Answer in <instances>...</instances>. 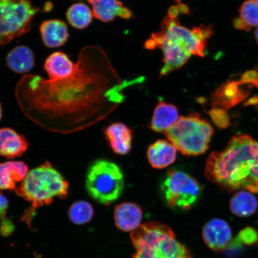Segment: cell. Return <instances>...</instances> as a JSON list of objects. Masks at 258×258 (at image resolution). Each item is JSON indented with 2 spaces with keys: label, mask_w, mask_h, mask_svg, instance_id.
Returning <instances> with one entry per match:
<instances>
[{
  "label": "cell",
  "mask_w": 258,
  "mask_h": 258,
  "mask_svg": "<svg viewBox=\"0 0 258 258\" xmlns=\"http://www.w3.org/2000/svg\"><path fill=\"white\" fill-rule=\"evenodd\" d=\"M127 86L105 51L88 46L80 51L69 75L46 79L25 74L16 85L15 96L31 120L47 128L72 131L114 108Z\"/></svg>",
  "instance_id": "6da1fadb"
},
{
  "label": "cell",
  "mask_w": 258,
  "mask_h": 258,
  "mask_svg": "<svg viewBox=\"0 0 258 258\" xmlns=\"http://www.w3.org/2000/svg\"><path fill=\"white\" fill-rule=\"evenodd\" d=\"M205 175L227 191L258 193V142L247 135L232 138L224 151L210 155Z\"/></svg>",
  "instance_id": "7a4b0ae2"
},
{
  "label": "cell",
  "mask_w": 258,
  "mask_h": 258,
  "mask_svg": "<svg viewBox=\"0 0 258 258\" xmlns=\"http://www.w3.org/2000/svg\"><path fill=\"white\" fill-rule=\"evenodd\" d=\"M211 26L190 29L180 24L178 19L166 16L161 30L151 35L145 43L147 49L160 48L163 53V66L160 77H165L178 70L192 56L205 57L207 39L211 37Z\"/></svg>",
  "instance_id": "3957f363"
},
{
  "label": "cell",
  "mask_w": 258,
  "mask_h": 258,
  "mask_svg": "<svg viewBox=\"0 0 258 258\" xmlns=\"http://www.w3.org/2000/svg\"><path fill=\"white\" fill-rule=\"evenodd\" d=\"M69 187V182L48 161L31 170L15 189L16 195L31 203L22 220L30 225L38 208L51 205L54 198H67Z\"/></svg>",
  "instance_id": "277c9868"
},
{
  "label": "cell",
  "mask_w": 258,
  "mask_h": 258,
  "mask_svg": "<svg viewBox=\"0 0 258 258\" xmlns=\"http://www.w3.org/2000/svg\"><path fill=\"white\" fill-rule=\"evenodd\" d=\"M131 238L136 249L132 258H192L190 251L176 240L172 229L160 222L141 225Z\"/></svg>",
  "instance_id": "5b68a950"
},
{
  "label": "cell",
  "mask_w": 258,
  "mask_h": 258,
  "mask_svg": "<svg viewBox=\"0 0 258 258\" xmlns=\"http://www.w3.org/2000/svg\"><path fill=\"white\" fill-rule=\"evenodd\" d=\"M214 134L211 124L198 114L181 116L165 133L169 141L185 156H198L209 149Z\"/></svg>",
  "instance_id": "8992f818"
},
{
  "label": "cell",
  "mask_w": 258,
  "mask_h": 258,
  "mask_svg": "<svg viewBox=\"0 0 258 258\" xmlns=\"http://www.w3.org/2000/svg\"><path fill=\"white\" fill-rule=\"evenodd\" d=\"M124 177L120 167L112 161L99 159L89 167L86 188L89 195L100 204L109 205L123 191Z\"/></svg>",
  "instance_id": "52a82bcc"
},
{
  "label": "cell",
  "mask_w": 258,
  "mask_h": 258,
  "mask_svg": "<svg viewBox=\"0 0 258 258\" xmlns=\"http://www.w3.org/2000/svg\"><path fill=\"white\" fill-rule=\"evenodd\" d=\"M40 11L31 0H0V45L28 33Z\"/></svg>",
  "instance_id": "ba28073f"
},
{
  "label": "cell",
  "mask_w": 258,
  "mask_h": 258,
  "mask_svg": "<svg viewBox=\"0 0 258 258\" xmlns=\"http://www.w3.org/2000/svg\"><path fill=\"white\" fill-rule=\"evenodd\" d=\"M161 191L169 207L179 211H188L201 198L202 187L188 173L171 170L161 183Z\"/></svg>",
  "instance_id": "9c48e42d"
},
{
  "label": "cell",
  "mask_w": 258,
  "mask_h": 258,
  "mask_svg": "<svg viewBox=\"0 0 258 258\" xmlns=\"http://www.w3.org/2000/svg\"><path fill=\"white\" fill-rule=\"evenodd\" d=\"M251 89L238 80H228L216 90L212 96V104L215 108H230L246 98Z\"/></svg>",
  "instance_id": "30bf717a"
},
{
  "label": "cell",
  "mask_w": 258,
  "mask_h": 258,
  "mask_svg": "<svg viewBox=\"0 0 258 258\" xmlns=\"http://www.w3.org/2000/svg\"><path fill=\"white\" fill-rule=\"evenodd\" d=\"M202 237L210 249L219 252L228 246L232 239V232L227 222L215 218L203 227Z\"/></svg>",
  "instance_id": "8fae6325"
},
{
  "label": "cell",
  "mask_w": 258,
  "mask_h": 258,
  "mask_svg": "<svg viewBox=\"0 0 258 258\" xmlns=\"http://www.w3.org/2000/svg\"><path fill=\"white\" fill-rule=\"evenodd\" d=\"M92 6L93 17L103 22H110L116 17L130 19L133 17L131 10L124 7L120 0H88Z\"/></svg>",
  "instance_id": "7c38bea8"
},
{
  "label": "cell",
  "mask_w": 258,
  "mask_h": 258,
  "mask_svg": "<svg viewBox=\"0 0 258 258\" xmlns=\"http://www.w3.org/2000/svg\"><path fill=\"white\" fill-rule=\"evenodd\" d=\"M143 217V210L134 203H122L114 209L115 224L119 230L123 231L136 230L140 227Z\"/></svg>",
  "instance_id": "4fadbf2b"
},
{
  "label": "cell",
  "mask_w": 258,
  "mask_h": 258,
  "mask_svg": "<svg viewBox=\"0 0 258 258\" xmlns=\"http://www.w3.org/2000/svg\"><path fill=\"white\" fill-rule=\"evenodd\" d=\"M40 31L42 41L48 48L63 46L70 36L66 22L59 19H50L42 22Z\"/></svg>",
  "instance_id": "5bb4252c"
},
{
  "label": "cell",
  "mask_w": 258,
  "mask_h": 258,
  "mask_svg": "<svg viewBox=\"0 0 258 258\" xmlns=\"http://www.w3.org/2000/svg\"><path fill=\"white\" fill-rule=\"evenodd\" d=\"M28 148V143L24 136L14 129L0 128V156L14 159L20 157Z\"/></svg>",
  "instance_id": "9a60e30c"
},
{
  "label": "cell",
  "mask_w": 258,
  "mask_h": 258,
  "mask_svg": "<svg viewBox=\"0 0 258 258\" xmlns=\"http://www.w3.org/2000/svg\"><path fill=\"white\" fill-rule=\"evenodd\" d=\"M105 135L115 153L125 155L130 152L133 135L126 125L114 122L106 128Z\"/></svg>",
  "instance_id": "2e32d148"
},
{
  "label": "cell",
  "mask_w": 258,
  "mask_h": 258,
  "mask_svg": "<svg viewBox=\"0 0 258 258\" xmlns=\"http://www.w3.org/2000/svg\"><path fill=\"white\" fill-rule=\"evenodd\" d=\"M176 148L170 141L159 140L151 145L147 151L148 161L156 169H164L175 162Z\"/></svg>",
  "instance_id": "e0dca14e"
},
{
  "label": "cell",
  "mask_w": 258,
  "mask_h": 258,
  "mask_svg": "<svg viewBox=\"0 0 258 258\" xmlns=\"http://www.w3.org/2000/svg\"><path fill=\"white\" fill-rule=\"evenodd\" d=\"M179 117L175 105L160 101L154 109L151 128L156 132L166 133L176 123Z\"/></svg>",
  "instance_id": "ac0fdd59"
},
{
  "label": "cell",
  "mask_w": 258,
  "mask_h": 258,
  "mask_svg": "<svg viewBox=\"0 0 258 258\" xmlns=\"http://www.w3.org/2000/svg\"><path fill=\"white\" fill-rule=\"evenodd\" d=\"M28 173V167L23 161L0 163V189H14L16 183L24 180Z\"/></svg>",
  "instance_id": "d6986e66"
},
{
  "label": "cell",
  "mask_w": 258,
  "mask_h": 258,
  "mask_svg": "<svg viewBox=\"0 0 258 258\" xmlns=\"http://www.w3.org/2000/svg\"><path fill=\"white\" fill-rule=\"evenodd\" d=\"M6 60L9 69L18 74L30 72L35 64L33 52L30 48L23 45L16 46L10 51Z\"/></svg>",
  "instance_id": "ffe728a7"
},
{
  "label": "cell",
  "mask_w": 258,
  "mask_h": 258,
  "mask_svg": "<svg viewBox=\"0 0 258 258\" xmlns=\"http://www.w3.org/2000/svg\"><path fill=\"white\" fill-rule=\"evenodd\" d=\"M74 63L67 54L62 51H56L50 54L45 60L44 67L48 78H59L69 75L75 68Z\"/></svg>",
  "instance_id": "44dd1931"
},
{
  "label": "cell",
  "mask_w": 258,
  "mask_h": 258,
  "mask_svg": "<svg viewBox=\"0 0 258 258\" xmlns=\"http://www.w3.org/2000/svg\"><path fill=\"white\" fill-rule=\"evenodd\" d=\"M257 206L255 197L245 190L235 193L230 203L231 212L240 217H250L256 211Z\"/></svg>",
  "instance_id": "7402d4cb"
},
{
  "label": "cell",
  "mask_w": 258,
  "mask_h": 258,
  "mask_svg": "<svg viewBox=\"0 0 258 258\" xmlns=\"http://www.w3.org/2000/svg\"><path fill=\"white\" fill-rule=\"evenodd\" d=\"M66 16L68 21L74 28L84 30L92 23L93 12L84 3H74L68 9Z\"/></svg>",
  "instance_id": "603a6c76"
},
{
  "label": "cell",
  "mask_w": 258,
  "mask_h": 258,
  "mask_svg": "<svg viewBox=\"0 0 258 258\" xmlns=\"http://www.w3.org/2000/svg\"><path fill=\"white\" fill-rule=\"evenodd\" d=\"M68 215L73 224L84 225L92 220L94 215V209L88 202L77 201L70 206Z\"/></svg>",
  "instance_id": "cb8c5ba5"
},
{
  "label": "cell",
  "mask_w": 258,
  "mask_h": 258,
  "mask_svg": "<svg viewBox=\"0 0 258 258\" xmlns=\"http://www.w3.org/2000/svg\"><path fill=\"white\" fill-rule=\"evenodd\" d=\"M240 18L251 27L258 26V0H246L239 10Z\"/></svg>",
  "instance_id": "d4e9b609"
},
{
  "label": "cell",
  "mask_w": 258,
  "mask_h": 258,
  "mask_svg": "<svg viewBox=\"0 0 258 258\" xmlns=\"http://www.w3.org/2000/svg\"><path fill=\"white\" fill-rule=\"evenodd\" d=\"M242 85H246L250 88H258V67L253 70L247 71L242 74L238 79Z\"/></svg>",
  "instance_id": "484cf974"
},
{
  "label": "cell",
  "mask_w": 258,
  "mask_h": 258,
  "mask_svg": "<svg viewBox=\"0 0 258 258\" xmlns=\"http://www.w3.org/2000/svg\"><path fill=\"white\" fill-rule=\"evenodd\" d=\"M238 237L245 244L252 245L258 243V232L253 228L243 229L240 232Z\"/></svg>",
  "instance_id": "4316f807"
},
{
  "label": "cell",
  "mask_w": 258,
  "mask_h": 258,
  "mask_svg": "<svg viewBox=\"0 0 258 258\" xmlns=\"http://www.w3.org/2000/svg\"><path fill=\"white\" fill-rule=\"evenodd\" d=\"M210 114H211L213 121L219 127L225 126V121L226 120H227V116L226 115L224 109L214 108L210 112Z\"/></svg>",
  "instance_id": "83f0119b"
},
{
  "label": "cell",
  "mask_w": 258,
  "mask_h": 258,
  "mask_svg": "<svg viewBox=\"0 0 258 258\" xmlns=\"http://www.w3.org/2000/svg\"><path fill=\"white\" fill-rule=\"evenodd\" d=\"M15 230V225L13 222L6 217L0 219V234L4 236L11 234Z\"/></svg>",
  "instance_id": "f1b7e54d"
},
{
  "label": "cell",
  "mask_w": 258,
  "mask_h": 258,
  "mask_svg": "<svg viewBox=\"0 0 258 258\" xmlns=\"http://www.w3.org/2000/svg\"><path fill=\"white\" fill-rule=\"evenodd\" d=\"M9 207V201L7 198L0 191V218L6 217Z\"/></svg>",
  "instance_id": "f546056e"
},
{
  "label": "cell",
  "mask_w": 258,
  "mask_h": 258,
  "mask_svg": "<svg viewBox=\"0 0 258 258\" xmlns=\"http://www.w3.org/2000/svg\"><path fill=\"white\" fill-rule=\"evenodd\" d=\"M233 25L235 28L238 29V30L249 31L251 29L249 26L244 23L240 18L234 19Z\"/></svg>",
  "instance_id": "4dcf8cb0"
},
{
  "label": "cell",
  "mask_w": 258,
  "mask_h": 258,
  "mask_svg": "<svg viewBox=\"0 0 258 258\" xmlns=\"http://www.w3.org/2000/svg\"><path fill=\"white\" fill-rule=\"evenodd\" d=\"M254 37H255L256 40L258 44V27L256 28L255 32H254Z\"/></svg>",
  "instance_id": "1f68e13d"
},
{
  "label": "cell",
  "mask_w": 258,
  "mask_h": 258,
  "mask_svg": "<svg viewBox=\"0 0 258 258\" xmlns=\"http://www.w3.org/2000/svg\"><path fill=\"white\" fill-rule=\"evenodd\" d=\"M2 118V107L1 104H0V120H1Z\"/></svg>",
  "instance_id": "d6a6232c"
},
{
  "label": "cell",
  "mask_w": 258,
  "mask_h": 258,
  "mask_svg": "<svg viewBox=\"0 0 258 258\" xmlns=\"http://www.w3.org/2000/svg\"><path fill=\"white\" fill-rule=\"evenodd\" d=\"M256 244H257V247H258V243H257Z\"/></svg>",
  "instance_id": "836d02e7"
}]
</instances>
